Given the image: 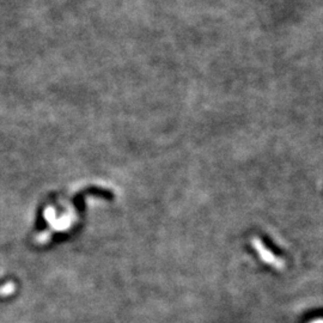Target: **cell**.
Instances as JSON below:
<instances>
[{"label":"cell","mask_w":323,"mask_h":323,"mask_svg":"<svg viewBox=\"0 0 323 323\" xmlns=\"http://www.w3.org/2000/svg\"><path fill=\"white\" fill-rule=\"evenodd\" d=\"M250 246L255 249V252L257 253V255L261 260L263 261L264 263L270 264L273 268H276L278 271H283L285 267H286V262H285L284 259H281L276 254L272 253V250L268 249L267 246L264 245L263 240L260 238V237L254 236L250 238Z\"/></svg>","instance_id":"1"}]
</instances>
